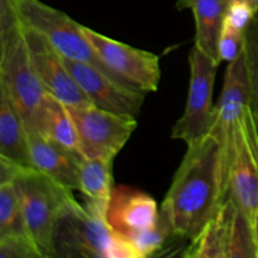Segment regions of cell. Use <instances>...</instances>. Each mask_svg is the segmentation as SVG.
Masks as SVG:
<instances>
[{
	"instance_id": "obj_22",
	"label": "cell",
	"mask_w": 258,
	"mask_h": 258,
	"mask_svg": "<svg viewBox=\"0 0 258 258\" xmlns=\"http://www.w3.org/2000/svg\"><path fill=\"white\" fill-rule=\"evenodd\" d=\"M171 236H173V231H171L170 224L165 216L160 212V218L155 226L125 237L133 244L138 258H146L158 253Z\"/></svg>"
},
{
	"instance_id": "obj_28",
	"label": "cell",
	"mask_w": 258,
	"mask_h": 258,
	"mask_svg": "<svg viewBox=\"0 0 258 258\" xmlns=\"http://www.w3.org/2000/svg\"><path fill=\"white\" fill-rule=\"evenodd\" d=\"M242 2H246L248 3L249 5H251L252 8H253L254 10L258 13V0H242Z\"/></svg>"
},
{
	"instance_id": "obj_2",
	"label": "cell",
	"mask_w": 258,
	"mask_h": 258,
	"mask_svg": "<svg viewBox=\"0 0 258 258\" xmlns=\"http://www.w3.org/2000/svg\"><path fill=\"white\" fill-rule=\"evenodd\" d=\"M0 91L19 111L28 131H37L48 92L33 64L13 0H0Z\"/></svg>"
},
{
	"instance_id": "obj_14",
	"label": "cell",
	"mask_w": 258,
	"mask_h": 258,
	"mask_svg": "<svg viewBox=\"0 0 258 258\" xmlns=\"http://www.w3.org/2000/svg\"><path fill=\"white\" fill-rule=\"evenodd\" d=\"M160 211L149 194L126 185L113 186L107 209V221L123 236L138 233L158 223Z\"/></svg>"
},
{
	"instance_id": "obj_19",
	"label": "cell",
	"mask_w": 258,
	"mask_h": 258,
	"mask_svg": "<svg viewBox=\"0 0 258 258\" xmlns=\"http://www.w3.org/2000/svg\"><path fill=\"white\" fill-rule=\"evenodd\" d=\"M33 133L39 134L47 140L83 158L80 136L70 108L62 101L57 100L49 93L44 102L37 131Z\"/></svg>"
},
{
	"instance_id": "obj_11",
	"label": "cell",
	"mask_w": 258,
	"mask_h": 258,
	"mask_svg": "<svg viewBox=\"0 0 258 258\" xmlns=\"http://www.w3.org/2000/svg\"><path fill=\"white\" fill-rule=\"evenodd\" d=\"M23 28L33 64L45 91L57 100L62 101L68 107L92 105L90 98L68 71L63 55H60L39 33L24 24Z\"/></svg>"
},
{
	"instance_id": "obj_7",
	"label": "cell",
	"mask_w": 258,
	"mask_h": 258,
	"mask_svg": "<svg viewBox=\"0 0 258 258\" xmlns=\"http://www.w3.org/2000/svg\"><path fill=\"white\" fill-rule=\"evenodd\" d=\"M82 30L98 59L113 78L144 93L158 91L161 78L159 55L111 39L85 25Z\"/></svg>"
},
{
	"instance_id": "obj_21",
	"label": "cell",
	"mask_w": 258,
	"mask_h": 258,
	"mask_svg": "<svg viewBox=\"0 0 258 258\" xmlns=\"http://www.w3.org/2000/svg\"><path fill=\"white\" fill-rule=\"evenodd\" d=\"M0 238L20 239L37 247L28 229L14 180L0 181Z\"/></svg>"
},
{
	"instance_id": "obj_27",
	"label": "cell",
	"mask_w": 258,
	"mask_h": 258,
	"mask_svg": "<svg viewBox=\"0 0 258 258\" xmlns=\"http://www.w3.org/2000/svg\"><path fill=\"white\" fill-rule=\"evenodd\" d=\"M176 7L179 10L186 9V0H176Z\"/></svg>"
},
{
	"instance_id": "obj_20",
	"label": "cell",
	"mask_w": 258,
	"mask_h": 258,
	"mask_svg": "<svg viewBox=\"0 0 258 258\" xmlns=\"http://www.w3.org/2000/svg\"><path fill=\"white\" fill-rule=\"evenodd\" d=\"M244 53L249 83V102L242 125L258 168V13L244 32Z\"/></svg>"
},
{
	"instance_id": "obj_25",
	"label": "cell",
	"mask_w": 258,
	"mask_h": 258,
	"mask_svg": "<svg viewBox=\"0 0 258 258\" xmlns=\"http://www.w3.org/2000/svg\"><path fill=\"white\" fill-rule=\"evenodd\" d=\"M257 12L246 2L242 0H231L228 10H227L226 19L237 29L246 32L249 23L256 17Z\"/></svg>"
},
{
	"instance_id": "obj_5",
	"label": "cell",
	"mask_w": 258,
	"mask_h": 258,
	"mask_svg": "<svg viewBox=\"0 0 258 258\" xmlns=\"http://www.w3.org/2000/svg\"><path fill=\"white\" fill-rule=\"evenodd\" d=\"M190 258H257L253 228L231 198L189 241L181 253Z\"/></svg>"
},
{
	"instance_id": "obj_24",
	"label": "cell",
	"mask_w": 258,
	"mask_h": 258,
	"mask_svg": "<svg viewBox=\"0 0 258 258\" xmlns=\"http://www.w3.org/2000/svg\"><path fill=\"white\" fill-rule=\"evenodd\" d=\"M0 258H43L33 244L14 238H0Z\"/></svg>"
},
{
	"instance_id": "obj_3",
	"label": "cell",
	"mask_w": 258,
	"mask_h": 258,
	"mask_svg": "<svg viewBox=\"0 0 258 258\" xmlns=\"http://www.w3.org/2000/svg\"><path fill=\"white\" fill-rule=\"evenodd\" d=\"M14 183L25 222L43 258L57 257L55 232L63 217L80 204L73 190L33 168L17 166Z\"/></svg>"
},
{
	"instance_id": "obj_18",
	"label": "cell",
	"mask_w": 258,
	"mask_h": 258,
	"mask_svg": "<svg viewBox=\"0 0 258 258\" xmlns=\"http://www.w3.org/2000/svg\"><path fill=\"white\" fill-rule=\"evenodd\" d=\"M0 158L17 165L32 168L28 128L19 111L0 91Z\"/></svg>"
},
{
	"instance_id": "obj_6",
	"label": "cell",
	"mask_w": 258,
	"mask_h": 258,
	"mask_svg": "<svg viewBox=\"0 0 258 258\" xmlns=\"http://www.w3.org/2000/svg\"><path fill=\"white\" fill-rule=\"evenodd\" d=\"M13 3L20 22L39 33L60 55L91 63L107 72L86 38L82 25L64 12L40 0H13Z\"/></svg>"
},
{
	"instance_id": "obj_16",
	"label": "cell",
	"mask_w": 258,
	"mask_h": 258,
	"mask_svg": "<svg viewBox=\"0 0 258 258\" xmlns=\"http://www.w3.org/2000/svg\"><path fill=\"white\" fill-rule=\"evenodd\" d=\"M229 3L231 0H186V9H191L196 20L194 47L218 64V40Z\"/></svg>"
},
{
	"instance_id": "obj_13",
	"label": "cell",
	"mask_w": 258,
	"mask_h": 258,
	"mask_svg": "<svg viewBox=\"0 0 258 258\" xmlns=\"http://www.w3.org/2000/svg\"><path fill=\"white\" fill-rule=\"evenodd\" d=\"M228 197L238 206L253 228L258 209V168L244 133L242 118L229 158Z\"/></svg>"
},
{
	"instance_id": "obj_10",
	"label": "cell",
	"mask_w": 258,
	"mask_h": 258,
	"mask_svg": "<svg viewBox=\"0 0 258 258\" xmlns=\"http://www.w3.org/2000/svg\"><path fill=\"white\" fill-rule=\"evenodd\" d=\"M68 71L92 105L138 117L146 93L131 88L91 63L63 57Z\"/></svg>"
},
{
	"instance_id": "obj_4",
	"label": "cell",
	"mask_w": 258,
	"mask_h": 258,
	"mask_svg": "<svg viewBox=\"0 0 258 258\" xmlns=\"http://www.w3.org/2000/svg\"><path fill=\"white\" fill-rule=\"evenodd\" d=\"M57 257L138 258L133 244L111 227L107 217L88 204H78L62 218L55 232Z\"/></svg>"
},
{
	"instance_id": "obj_17",
	"label": "cell",
	"mask_w": 258,
	"mask_h": 258,
	"mask_svg": "<svg viewBox=\"0 0 258 258\" xmlns=\"http://www.w3.org/2000/svg\"><path fill=\"white\" fill-rule=\"evenodd\" d=\"M112 161L110 158H83L78 173V191L85 203L107 217L113 190Z\"/></svg>"
},
{
	"instance_id": "obj_23",
	"label": "cell",
	"mask_w": 258,
	"mask_h": 258,
	"mask_svg": "<svg viewBox=\"0 0 258 258\" xmlns=\"http://www.w3.org/2000/svg\"><path fill=\"white\" fill-rule=\"evenodd\" d=\"M244 43V32L237 29L228 20H224L218 40L219 60L231 62L241 53Z\"/></svg>"
},
{
	"instance_id": "obj_1",
	"label": "cell",
	"mask_w": 258,
	"mask_h": 258,
	"mask_svg": "<svg viewBox=\"0 0 258 258\" xmlns=\"http://www.w3.org/2000/svg\"><path fill=\"white\" fill-rule=\"evenodd\" d=\"M186 146L160 212L174 237L190 241L228 198L229 158L214 133Z\"/></svg>"
},
{
	"instance_id": "obj_15",
	"label": "cell",
	"mask_w": 258,
	"mask_h": 258,
	"mask_svg": "<svg viewBox=\"0 0 258 258\" xmlns=\"http://www.w3.org/2000/svg\"><path fill=\"white\" fill-rule=\"evenodd\" d=\"M28 140L32 168L67 189L78 190V173L82 156L33 131H28Z\"/></svg>"
},
{
	"instance_id": "obj_12",
	"label": "cell",
	"mask_w": 258,
	"mask_h": 258,
	"mask_svg": "<svg viewBox=\"0 0 258 258\" xmlns=\"http://www.w3.org/2000/svg\"><path fill=\"white\" fill-rule=\"evenodd\" d=\"M249 102V83L247 72L246 53H241L228 62L219 100L214 107L213 123L209 133H214L231 156L237 126Z\"/></svg>"
},
{
	"instance_id": "obj_26",
	"label": "cell",
	"mask_w": 258,
	"mask_h": 258,
	"mask_svg": "<svg viewBox=\"0 0 258 258\" xmlns=\"http://www.w3.org/2000/svg\"><path fill=\"white\" fill-rule=\"evenodd\" d=\"M253 238H254V244H256V254H257V258H258V209H257L256 217H254Z\"/></svg>"
},
{
	"instance_id": "obj_8",
	"label": "cell",
	"mask_w": 258,
	"mask_h": 258,
	"mask_svg": "<svg viewBox=\"0 0 258 258\" xmlns=\"http://www.w3.org/2000/svg\"><path fill=\"white\" fill-rule=\"evenodd\" d=\"M219 64L197 47L189 54L188 96L185 110L171 130V139L189 145L209 134L213 123V90Z\"/></svg>"
},
{
	"instance_id": "obj_9",
	"label": "cell",
	"mask_w": 258,
	"mask_h": 258,
	"mask_svg": "<svg viewBox=\"0 0 258 258\" xmlns=\"http://www.w3.org/2000/svg\"><path fill=\"white\" fill-rule=\"evenodd\" d=\"M68 108L77 127L83 158L115 159L138 126L135 116L95 105Z\"/></svg>"
}]
</instances>
